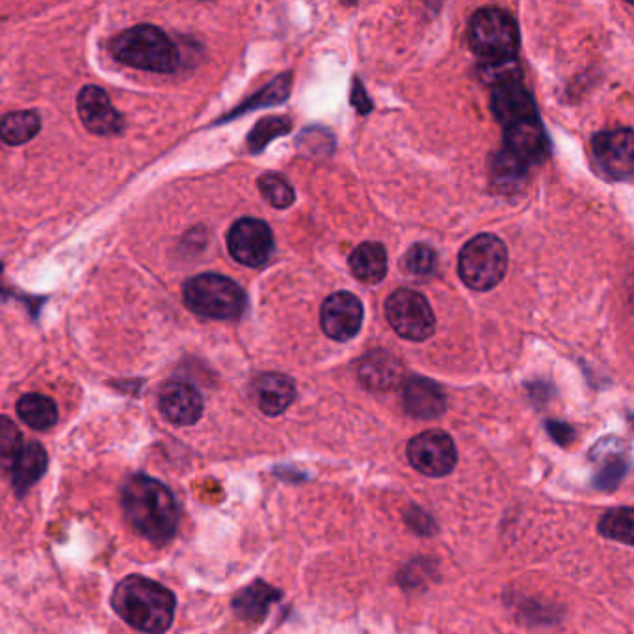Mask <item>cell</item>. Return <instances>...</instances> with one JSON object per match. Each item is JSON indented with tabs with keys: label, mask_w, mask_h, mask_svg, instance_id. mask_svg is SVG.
<instances>
[{
	"label": "cell",
	"mask_w": 634,
	"mask_h": 634,
	"mask_svg": "<svg viewBox=\"0 0 634 634\" xmlns=\"http://www.w3.org/2000/svg\"><path fill=\"white\" fill-rule=\"evenodd\" d=\"M161 411L175 427H192L203 416V398L186 381H170L161 391Z\"/></svg>",
	"instance_id": "14"
},
{
	"label": "cell",
	"mask_w": 634,
	"mask_h": 634,
	"mask_svg": "<svg viewBox=\"0 0 634 634\" xmlns=\"http://www.w3.org/2000/svg\"><path fill=\"white\" fill-rule=\"evenodd\" d=\"M282 597L279 590L263 581H255L235 595L233 611L243 620H263L270 611V606Z\"/></svg>",
	"instance_id": "21"
},
{
	"label": "cell",
	"mask_w": 634,
	"mask_h": 634,
	"mask_svg": "<svg viewBox=\"0 0 634 634\" xmlns=\"http://www.w3.org/2000/svg\"><path fill=\"white\" fill-rule=\"evenodd\" d=\"M183 300L192 313L213 320H235L248 306L243 288L229 277L200 274L183 287Z\"/></svg>",
	"instance_id": "4"
},
{
	"label": "cell",
	"mask_w": 634,
	"mask_h": 634,
	"mask_svg": "<svg viewBox=\"0 0 634 634\" xmlns=\"http://www.w3.org/2000/svg\"><path fill=\"white\" fill-rule=\"evenodd\" d=\"M548 430L551 436H553L554 441L560 444H570L573 441V428L567 427L564 422H548Z\"/></svg>",
	"instance_id": "32"
},
{
	"label": "cell",
	"mask_w": 634,
	"mask_h": 634,
	"mask_svg": "<svg viewBox=\"0 0 634 634\" xmlns=\"http://www.w3.org/2000/svg\"><path fill=\"white\" fill-rule=\"evenodd\" d=\"M508 268L507 244L495 235H479L461 249L458 270L473 290H491L502 282Z\"/></svg>",
	"instance_id": "6"
},
{
	"label": "cell",
	"mask_w": 634,
	"mask_h": 634,
	"mask_svg": "<svg viewBox=\"0 0 634 634\" xmlns=\"http://www.w3.org/2000/svg\"><path fill=\"white\" fill-rule=\"evenodd\" d=\"M403 367L392 354L384 350L365 354L359 359L358 378L370 391H389L402 381Z\"/></svg>",
	"instance_id": "18"
},
{
	"label": "cell",
	"mask_w": 634,
	"mask_h": 634,
	"mask_svg": "<svg viewBox=\"0 0 634 634\" xmlns=\"http://www.w3.org/2000/svg\"><path fill=\"white\" fill-rule=\"evenodd\" d=\"M320 324L329 339L350 340L364 324V304L352 293H335L323 304Z\"/></svg>",
	"instance_id": "11"
},
{
	"label": "cell",
	"mask_w": 634,
	"mask_h": 634,
	"mask_svg": "<svg viewBox=\"0 0 634 634\" xmlns=\"http://www.w3.org/2000/svg\"><path fill=\"white\" fill-rule=\"evenodd\" d=\"M403 518H406V523H408L411 531L421 534V536H432V534H436V531H438L433 519L430 518L425 510H421V508L411 507Z\"/></svg>",
	"instance_id": "31"
},
{
	"label": "cell",
	"mask_w": 634,
	"mask_h": 634,
	"mask_svg": "<svg viewBox=\"0 0 634 634\" xmlns=\"http://www.w3.org/2000/svg\"><path fill=\"white\" fill-rule=\"evenodd\" d=\"M290 93V76H277L276 81L272 82L270 86H266L263 92L257 93L255 98L249 99L243 106L233 110L225 120H231L233 115L244 114L248 110L260 109V106H274V104L282 103L288 98Z\"/></svg>",
	"instance_id": "27"
},
{
	"label": "cell",
	"mask_w": 634,
	"mask_h": 634,
	"mask_svg": "<svg viewBox=\"0 0 634 634\" xmlns=\"http://www.w3.org/2000/svg\"><path fill=\"white\" fill-rule=\"evenodd\" d=\"M601 536L634 545V508H614L600 519Z\"/></svg>",
	"instance_id": "25"
},
{
	"label": "cell",
	"mask_w": 634,
	"mask_h": 634,
	"mask_svg": "<svg viewBox=\"0 0 634 634\" xmlns=\"http://www.w3.org/2000/svg\"><path fill=\"white\" fill-rule=\"evenodd\" d=\"M255 403L265 416L277 417L285 413L295 402V381L288 376L277 375V372H265L257 376L252 386Z\"/></svg>",
	"instance_id": "16"
},
{
	"label": "cell",
	"mask_w": 634,
	"mask_h": 634,
	"mask_svg": "<svg viewBox=\"0 0 634 634\" xmlns=\"http://www.w3.org/2000/svg\"><path fill=\"white\" fill-rule=\"evenodd\" d=\"M21 439H23L21 438V432L13 425L12 419L2 417V425H0V458H2L4 471H12L13 461H16L19 452L24 447Z\"/></svg>",
	"instance_id": "30"
},
{
	"label": "cell",
	"mask_w": 634,
	"mask_h": 634,
	"mask_svg": "<svg viewBox=\"0 0 634 634\" xmlns=\"http://www.w3.org/2000/svg\"><path fill=\"white\" fill-rule=\"evenodd\" d=\"M491 110L495 114L497 122L501 123L504 129L538 120L534 99L519 82V79H510V81L497 84L491 95Z\"/></svg>",
	"instance_id": "13"
},
{
	"label": "cell",
	"mask_w": 634,
	"mask_h": 634,
	"mask_svg": "<svg viewBox=\"0 0 634 634\" xmlns=\"http://www.w3.org/2000/svg\"><path fill=\"white\" fill-rule=\"evenodd\" d=\"M112 57L136 70L173 73L180 68V51L166 32L153 24H139L110 41Z\"/></svg>",
	"instance_id": "3"
},
{
	"label": "cell",
	"mask_w": 634,
	"mask_h": 634,
	"mask_svg": "<svg viewBox=\"0 0 634 634\" xmlns=\"http://www.w3.org/2000/svg\"><path fill=\"white\" fill-rule=\"evenodd\" d=\"M594 158L601 172L611 180H628L634 175V131L612 129L592 140Z\"/></svg>",
	"instance_id": "10"
},
{
	"label": "cell",
	"mask_w": 634,
	"mask_h": 634,
	"mask_svg": "<svg viewBox=\"0 0 634 634\" xmlns=\"http://www.w3.org/2000/svg\"><path fill=\"white\" fill-rule=\"evenodd\" d=\"M402 265L411 276L428 277L436 270L438 257L427 244H416L408 249V254L403 255Z\"/></svg>",
	"instance_id": "29"
},
{
	"label": "cell",
	"mask_w": 634,
	"mask_h": 634,
	"mask_svg": "<svg viewBox=\"0 0 634 634\" xmlns=\"http://www.w3.org/2000/svg\"><path fill=\"white\" fill-rule=\"evenodd\" d=\"M352 103L361 114H367L372 109V103L367 98V93H365L364 86H361V81H358V79L354 81Z\"/></svg>",
	"instance_id": "33"
},
{
	"label": "cell",
	"mask_w": 634,
	"mask_h": 634,
	"mask_svg": "<svg viewBox=\"0 0 634 634\" xmlns=\"http://www.w3.org/2000/svg\"><path fill=\"white\" fill-rule=\"evenodd\" d=\"M290 129H293V123H290L288 117H265V120H260L255 125L254 131L249 133L248 142H246L249 153H260L266 145L270 144L272 140L290 133Z\"/></svg>",
	"instance_id": "26"
},
{
	"label": "cell",
	"mask_w": 634,
	"mask_h": 634,
	"mask_svg": "<svg viewBox=\"0 0 634 634\" xmlns=\"http://www.w3.org/2000/svg\"><path fill=\"white\" fill-rule=\"evenodd\" d=\"M504 133L507 134H504V151L502 153L521 166H531L534 162L540 161L543 153L548 151V140H545L540 120L518 123V125L504 129Z\"/></svg>",
	"instance_id": "15"
},
{
	"label": "cell",
	"mask_w": 634,
	"mask_h": 634,
	"mask_svg": "<svg viewBox=\"0 0 634 634\" xmlns=\"http://www.w3.org/2000/svg\"><path fill=\"white\" fill-rule=\"evenodd\" d=\"M112 606L123 622L140 633L162 634L172 627L177 600L172 590L144 575H129L112 594Z\"/></svg>",
	"instance_id": "2"
},
{
	"label": "cell",
	"mask_w": 634,
	"mask_h": 634,
	"mask_svg": "<svg viewBox=\"0 0 634 634\" xmlns=\"http://www.w3.org/2000/svg\"><path fill=\"white\" fill-rule=\"evenodd\" d=\"M76 109L84 127L98 136H114L123 131V115L110 103L103 88L84 86L76 98Z\"/></svg>",
	"instance_id": "12"
},
{
	"label": "cell",
	"mask_w": 634,
	"mask_h": 634,
	"mask_svg": "<svg viewBox=\"0 0 634 634\" xmlns=\"http://www.w3.org/2000/svg\"><path fill=\"white\" fill-rule=\"evenodd\" d=\"M350 270L359 282L376 285L387 274L386 248L378 243H364L350 255Z\"/></svg>",
	"instance_id": "22"
},
{
	"label": "cell",
	"mask_w": 634,
	"mask_h": 634,
	"mask_svg": "<svg viewBox=\"0 0 634 634\" xmlns=\"http://www.w3.org/2000/svg\"><path fill=\"white\" fill-rule=\"evenodd\" d=\"M592 460L600 461L601 469L595 477V485L600 490H612L622 482L627 473V444L620 438H606L595 444Z\"/></svg>",
	"instance_id": "19"
},
{
	"label": "cell",
	"mask_w": 634,
	"mask_h": 634,
	"mask_svg": "<svg viewBox=\"0 0 634 634\" xmlns=\"http://www.w3.org/2000/svg\"><path fill=\"white\" fill-rule=\"evenodd\" d=\"M40 115L32 110H21V112L4 115L0 134L8 145H21L34 139L35 134L40 133Z\"/></svg>",
	"instance_id": "24"
},
{
	"label": "cell",
	"mask_w": 634,
	"mask_h": 634,
	"mask_svg": "<svg viewBox=\"0 0 634 634\" xmlns=\"http://www.w3.org/2000/svg\"><path fill=\"white\" fill-rule=\"evenodd\" d=\"M47 466H49V454L43 444L38 441L24 443L10 471L16 495L24 497V493L45 474Z\"/></svg>",
	"instance_id": "20"
},
{
	"label": "cell",
	"mask_w": 634,
	"mask_h": 634,
	"mask_svg": "<svg viewBox=\"0 0 634 634\" xmlns=\"http://www.w3.org/2000/svg\"><path fill=\"white\" fill-rule=\"evenodd\" d=\"M227 248L241 265L259 268L272 257L274 235L263 219H238L227 233Z\"/></svg>",
	"instance_id": "9"
},
{
	"label": "cell",
	"mask_w": 634,
	"mask_h": 634,
	"mask_svg": "<svg viewBox=\"0 0 634 634\" xmlns=\"http://www.w3.org/2000/svg\"><path fill=\"white\" fill-rule=\"evenodd\" d=\"M386 317L402 339L421 342L436 331V317L425 296L411 288H398L386 301Z\"/></svg>",
	"instance_id": "7"
},
{
	"label": "cell",
	"mask_w": 634,
	"mask_h": 634,
	"mask_svg": "<svg viewBox=\"0 0 634 634\" xmlns=\"http://www.w3.org/2000/svg\"><path fill=\"white\" fill-rule=\"evenodd\" d=\"M18 416L32 430H49L58 422V408L52 398L30 392L19 398Z\"/></svg>",
	"instance_id": "23"
},
{
	"label": "cell",
	"mask_w": 634,
	"mask_h": 634,
	"mask_svg": "<svg viewBox=\"0 0 634 634\" xmlns=\"http://www.w3.org/2000/svg\"><path fill=\"white\" fill-rule=\"evenodd\" d=\"M122 508L129 525L147 542L161 545L177 534L180 504L161 480L131 477L122 488Z\"/></svg>",
	"instance_id": "1"
},
{
	"label": "cell",
	"mask_w": 634,
	"mask_h": 634,
	"mask_svg": "<svg viewBox=\"0 0 634 634\" xmlns=\"http://www.w3.org/2000/svg\"><path fill=\"white\" fill-rule=\"evenodd\" d=\"M408 460L419 473L439 479L452 473L458 452L449 433L443 430H427L408 443Z\"/></svg>",
	"instance_id": "8"
},
{
	"label": "cell",
	"mask_w": 634,
	"mask_h": 634,
	"mask_svg": "<svg viewBox=\"0 0 634 634\" xmlns=\"http://www.w3.org/2000/svg\"><path fill=\"white\" fill-rule=\"evenodd\" d=\"M403 408L416 419H438L447 408V398L436 381L413 376L403 386Z\"/></svg>",
	"instance_id": "17"
},
{
	"label": "cell",
	"mask_w": 634,
	"mask_h": 634,
	"mask_svg": "<svg viewBox=\"0 0 634 634\" xmlns=\"http://www.w3.org/2000/svg\"><path fill=\"white\" fill-rule=\"evenodd\" d=\"M259 191L272 207L288 208L295 203V191L288 185V181L277 173L260 175Z\"/></svg>",
	"instance_id": "28"
},
{
	"label": "cell",
	"mask_w": 634,
	"mask_h": 634,
	"mask_svg": "<svg viewBox=\"0 0 634 634\" xmlns=\"http://www.w3.org/2000/svg\"><path fill=\"white\" fill-rule=\"evenodd\" d=\"M469 47L490 64L512 62L519 47L515 19L501 8H482L469 21Z\"/></svg>",
	"instance_id": "5"
}]
</instances>
